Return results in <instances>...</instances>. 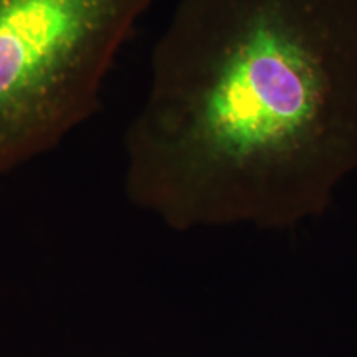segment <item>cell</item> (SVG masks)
<instances>
[{"label":"cell","mask_w":357,"mask_h":357,"mask_svg":"<svg viewBox=\"0 0 357 357\" xmlns=\"http://www.w3.org/2000/svg\"><path fill=\"white\" fill-rule=\"evenodd\" d=\"M153 0H0V177L88 123Z\"/></svg>","instance_id":"7a4b0ae2"},{"label":"cell","mask_w":357,"mask_h":357,"mask_svg":"<svg viewBox=\"0 0 357 357\" xmlns=\"http://www.w3.org/2000/svg\"><path fill=\"white\" fill-rule=\"evenodd\" d=\"M357 172V0H181L124 134V190L177 231L289 230Z\"/></svg>","instance_id":"6da1fadb"}]
</instances>
